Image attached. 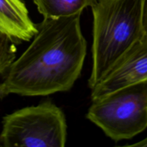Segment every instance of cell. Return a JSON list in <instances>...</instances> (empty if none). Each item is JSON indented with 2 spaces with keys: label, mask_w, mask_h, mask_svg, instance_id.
<instances>
[{
  "label": "cell",
  "mask_w": 147,
  "mask_h": 147,
  "mask_svg": "<svg viewBox=\"0 0 147 147\" xmlns=\"http://www.w3.org/2000/svg\"><path fill=\"white\" fill-rule=\"evenodd\" d=\"M144 0H96L93 14L92 68L88 85L98 84L145 33Z\"/></svg>",
  "instance_id": "cell-2"
},
{
  "label": "cell",
  "mask_w": 147,
  "mask_h": 147,
  "mask_svg": "<svg viewBox=\"0 0 147 147\" xmlns=\"http://www.w3.org/2000/svg\"><path fill=\"white\" fill-rule=\"evenodd\" d=\"M18 44L9 34L0 30V75L7 70L16 59Z\"/></svg>",
  "instance_id": "cell-8"
},
{
  "label": "cell",
  "mask_w": 147,
  "mask_h": 147,
  "mask_svg": "<svg viewBox=\"0 0 147 147\" xmlns=\"http://www.w3.org/2000/svg\"><path fill=\"white\" fill-rule=\"evenodd\" d=\"M44 17L59 18L81 14L96 0H33Z\"/></svg>",
  "instance_id": "cell-7"
},
{
  "label": "cell",
  "mask_w": 147,
  "mask_h": 147,
  "mask_svg": "<svg viewBox=\"0 0 147 147\" xmlns=\"http://www.w3.org/2000/svg\"><path fill=\"white\" fill-rule=\"evenodd\" d=\"M86 118L115 142L144 131L147 128V80L92 100Z\"/></svg>",
  "instance_id": "cell-3"
},
{
  "label": "cell",
  "mask_w": 147,
  "mask_h": 147,
  "mask_svg": "<svg viewBox=\"0 0 147 147\" xmlns=\"http://www.w3.org/2000/svg\"><path fill=\"white\" fill-rule=\"evenodd\" d=\"M81 14L44 17L25 51L0 81V99L10 94L48 96L68 91L79 77L86 54Z\"/></svg>",
  "instance_id": "cell-1"
},
{
  "label": "cell",
  "mask_w": 147,
  "mask_h": 147,
  "mask_svg": "<svg viewBox=\"0 0 147 147\" xmlns=\"http://www.w3.org/2000/svg\"><path fill=\"white\" fill-rule=\"evenodd\" d=\"M147 80V34L144 33L92 90V100Z\"/></svg>",
  "instance_id": "cell-5"
},
{
  "label": "cell",
  "mask_w": 147,
  "mask_h": 147,
  "mask_svg": "<svg viewBox=\"0 0 147 147\" xmlns=\"http://www.w3.org/2000/svg\"><path fill=\"white\" fill-rule=\"evenodd\" d=\"M128 146H138V147H147V137L143 140L137 142V143L133 144L127 145Z\"/></svg>",
  "instance_id": "cell-10"
},
{
  "label": "cell",
  "mask_w": 147,
  "mask_h": 147,
  "mask_svg": "<svg viewBox=\"0 0 147 147\" xmlns=\"http://www.w3.org/2000/svg\"><path fill=\"white\" fill-rule=\"evenodd\" d=\"M143 27L145 33L147 34V0H144L143 8Z\"/></svg>",
  "instance_id": "cell-9"
},
{
  "label": "cell",
  "mask_w": 147,
  "mask_h": 147,
  "mask_svg": "<svg viewBox=\"0 0 147 147\" xmlns=\"http://www.w3.org/2000/svg\"><path fill=\"white\" fill-rule=\"evenodd\" d=\"M0 30L17 43L30 41L37 33V24L29 17L22 0H0Z\"/></svg>",
  "instance_id": "cell-6"
},
{
  "label": "cell",
  "mask_w": 147,
  "mask_h": 147,
  "mask_svg": "<svg viewBox=\"0 0 147 147\" xmlns=\"http://www.w3.org/2000/svg\"><path fill=\"white\" fill-rule=\"evenodd\" d=\"M66 137L64 113L48 100L6 115L0 144L4 147H63Z\"/></svg>",
  "instance_id": "cell-4"
}]
</instances>
